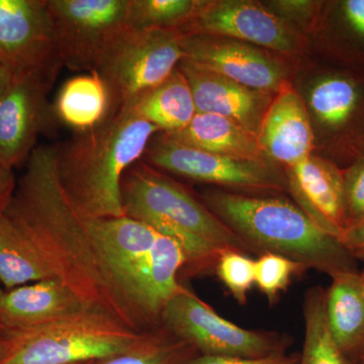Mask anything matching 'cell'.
Masks as SVG:
<instances>
[{
  "label": "cell",
  "mask_w": 364,
  "mask_h": 364,
  "mask_svg": "<svg viewBox=\"0 0 364 364\" xmlns=\"http://www.w3.org/2000/svg\"><path fill=\"white\" fill-rule=\"evenodd\" d=\"M4 289H0V312H1V301L2 296H4ZM6 331L4 329V326H2L1 318H0V336H6Z\"/></svg>",
  "instance_id": "cell-37"
},
{
  "label": "cell",
  "mask_w": 364,
  "mask_h": 364,
  "mask_svg": "<svg viewBox=\"0 0 364 364\" xmlns=\"http://www.w3.org/2000/svg\"><path fill=\"white\" fill-rule=\"evenodd\" d=\"M161 326L200 355L268 358L286 354L289 344L279 333L254 331L230 322L184 287L163 310Z\"/></svg>",
  "instance_id": "cell-7"
},
{
  "label": "cell",
  "mask_w": 364,
  "mask_h": 364,
  "mask_svg": "<svg viewBox=\"0 0 364 364\" xmlns=\"http://www.w3.org/2000/svg\"><path fill=\"white\" fill-rule=\"evenodd\" d=\"M182 37L176 31L132 28L124 33L97 71L109 92L107 117L129 109L171 75L183 59Z\"/></svg>",
  "instance_id": "cell-6"
},
{
  "label": "cell",
  "mask_w": 364,
  "mask_h": 364,
  "mask_svg": "<svg viewBox=\"0 0 364 364\" xmlns=\"http://www.w3.org/2000/svg\"><path fill=\"white\" fill-rule=\"evenodd\" d=\"M4 212L32 243L53 279L63 282L93 310L146 331L117 291L86 219L62 188L58 145L33 149Z\"/></svg>",
  "instance_id": "cell-1"
},
{
  "label": "cell",
  "mask_w": 364,
  "mask_h": 364,
  "mask_svg": "<svg viewBox=\"0 0 364 364\" xmlns=\"http://www.w3.org/2000/svg\"><path fill=\"white\" fill-rule=\"evenodd\" d=\"M258 141L268 160L287 168L312 155L314 133L306 107L298 92L284 83L268 107Z\"/></svg>",
  "instance_id": "cell-18"
},
{
  "label": "cell",
  "mask_w": 364,
  "mask_h": 364,
  "mask_svg": "<svg viewBox=\"0 0 364 364\" xmlns=\"http://www.w3.org/2000/svg\"><path fill=\"white\" fill-rule=\"evenodd\" d=\"M144 161L159 170L253 193L289 191L287 177L282 176L268 160L236 159L193 149L165 138L153 136L144 154Z\"/></svg>",
  "instance_id": "cell-9"
},
{
  "label": "cell",
  "mask_w": 364,
  "mask_h": 364,
  "mask_svg": "<svg viewBox=\"0 0 364 364\" xmlns=\"http://www.w3.org/2000/svg\"><path fill=\"white\" fill-rule=\"evenodd\" d=\"M178 69L188 79L196 112L227 117L258 136L272 93L239 85L188 60L182 59Z\"/></svg>",
  "instance_id": "cell-17"
},
{
  "label": "cell",
  "mask_w": 364,
  "mask_h": 364,
  "mask_svg": "<svg viewBox=\"0 0 364 364\" xmlns=\"http://www.w3.org/2000/svg\"><path fill=\"white\" fill-rule=\"evenodd\" d=\"M363 272V274H364V269H363V272Z\"/></svg>",
  "instance_id": "cell-42"
},
{
  "label": "cell",
  "mask_w": 364,
  "mask_h": 364,
  "mask_svg": "<svg viewBox=\"0 0 364 364\" xmlns=\"http://www.w3.org/2000/svg\"><path fill=\"white\" fill-rule=\"evenodd\" d=\"M359 364H364V358L363 359V360H361V363Z\"/></svg>",
  "instance_id": "cell-41"
},
{
  "label": "cell",
  "mask_w": 364,
  "mask_h": 364,
  "mask_svg": "<svg viewBox=\"0 0 364 364\" xmlns=\"http://www.w3.org/2000/svg\"><path fill=\"white\" fill-rule=\"evenodd\" d=\"M280 11L294 16H306L308 13L316 14L318 6L312 1H277L275 2Z\"/></svg>",
  "instance_id": "cell-35"
},
{
  "label": "cell",
  "mask_w": 364,
  "mask_h": 364,
  "mask_svg": "<svg viewBox=\"0 0 364 364\" xmlns=\"http://www.w3.org/2000/svg\"><path fill=\"white\" fill-rule=\"evenodd\" d=\"M87 310L93 309L63 282L44 279L4 291L0 318L7 335Z\"/></svg>",
  "instance_id": "cell-19"
},
{
  "label": "cell",
  "mask_w": 364,
  "mask_h": 364,
  "mask_svg": "<svg viewBox=\"0 0 364 364\" xmlns=\"http://www.w3.org/2000/svg\"><path fill=\"white\" fill-rule=\"evenodd\" d=\"M13 74L6 68L4 64L0 63V97L6 92V88L11 83Z\"/></svg>",
  "instance_id": "cell-36"
},
{
  "label": "cell",
  "mask_w": 364,
  "mask_h": 364,
  "mask_svg": "<svg viewBox=\"0 0 364 364\" xmlns=\"http://www.w3.org/2000/svg\"><path fill=\"white\" fill-rule=\"evenodd\" d=\"M287 178L296 205L318 227L340 239L348 225L344 169L333 160L312 154L287 168Z\"/></svg>",
  "instance_id": "cell-16"
},
{
  "label": "cell",
  "mask_w": 364,
  "mask_h": 364,
  "mask_svg": "<svg viewBox=\"0 0 364 364\" xmlns=\"http://www.w3.org/2000/svg\"><path fill=\"white\" fill-rule=\"evenodd\" d=\"M121 193L124 215L176 241L193 273L215 270L227 251L255 254L207 205L143 160L124 172Z\"/></svg>",
  "instance_id": "cell-3"
},
{
  "label": "cell",
  "mask_w": 364,
  "mask_h": 364,
  "mask_svg": "<svg viewBox=\"0 0 364 364\" xmlns=\"http://www.w3.org/2000/svg\"><path fill=\"white\" fill-rule=\"evenodd\" d=\"M181 33L227 38L282 54L299 49L298 36L286 21L257 2L245 0H200Z\"/></svg>",
  "instance_id": "cell-12"
},
{
  "label": "cell",
  "mask_w": 364,
  "mask_h": 364,
  "mask_svg": "<svg viewBox=\"0 0 364 364\" xmlns=\"http://www.w3.org/2000/svg\"><path fill=\"white\" fill-rule=\"evenodd\" d=\"M16 174L14 170L0 166V212L6 208L11 200L16 186Z\"/></svg>",
  "instance_id": "cell-34"
},
{
  "label": "cell",
  "mask_w": 364,
  "mask_h": 364,
  "mask_svg": "<svg viewBox=\"0 0 364 364\" xmlns=\"http://www.w3.org/2000/svg\"><path fill=\"white\" fill-rule=\"evenodd\" d=\"M156 127L129 109L58 145V174L72 205L85 219L123 217L121 183L140 161Z\"/></svg>",
  "instance_id": "cell-2"
},
{
  "label": "cell",
  "mask_w": 364,
  "mask_h": 364,
  "mask_svg": "<svg viewBox=\"0 0 364 364\" xmlns=\"http://www.w3.org/2000/svg\"><path fill=\"white\" fill-rule=\"evenodd\" d=\"M339 240L354 259L364 261V217L350 223Z\"/></svg>",
  "instance_id": "cell-33"
},
{
  "label": "cell",
  "mask_w": 364,
  "mask_h": 364,
  "mask_svg": "<svg viewBox=\"0 0 364 364\" xmlns=\"http://www.w3.org/2000/svg\"><path fill=\"white\" fill-rule=\"evenodd\" d=\"M305 339L299 364H352L333 339L326 315V289L314 287L304 301Z\"/></svg>",
  "instance_id": "cell-26"
},
{
  "label": "cell",
  "mask_w": 364,
  "mask_h": 364,
  "mask_svg": "<svg viewBox=\"0 0 364 364\" xmlns=\"http://www.w3.org/2000/svg\"><path fill=\"white\" fill-rule=\"evenodd\" d=\"M299 356H268L262 358H234V356L198 355L183 364H299Z\"/></svg>",
  "instance_id": "cell-32"
},
{
  "label": "cell",
  "mask_w": 364,
  "mask_h": 364,
  "mask_svg": "<svg viewBox=\"0 0 364 364\" xmlns=\"http://www.w3.org/2000/svg\"><path fill=\"white\" fill-rule=\"evenodd\" d=\"M0 63L55 82L63 64L48 0H0Z\"/></svg>",
  "instance_id": "cell-10"
},
{
  "label": "cell",
  "mask_w": 364,
  "mask_h": 364,
  "mask_svg": "<svg viewBox=\"0 0 364 364\" xmlns=\"http://www.w3.org/2000/svg\"><path fill=\"white\" fill-rule=\"evenodd\" d=\"M53 279L32 243L4 212H0V282L6 289Z\"/></svg>",
  "instance_id": "cell-25"
},
{
  "label": "cell",
  "mask_w": 364,
  "mask_h": 364,
  "mask_svg": "<svg viewBox=\"0 0 364 364\" xmlns=\"http://www.w3.org/2000/svg\"><path fill=\"white\" fill-rule=\"evenodd\" d=\"M86 224L91 238L121 294L119 287L121 277L151 252L161 234L145 223L127 215L86 219Z\"/></svg>",
  "instance_id": "cell-20"
},
{
  "label": "cell",
  "mask_w": 364,
  "mask_h": 364,
  "mask_svg": "<svg viewBox=\"0 0 364 364\" xmlns=\"http://www.w3.org/2000/svg\"><path fill=\"white\" fill-rule=\"evenodd\" d=\"M198 355L193 347L161 326L132 350L95 364H183Z\"/></svg>",
  "instance_id": "cell-27"
},
{
  "label": "cell",
  "mask_w": 364,
  "mask_h": 364,
  "mask_svg": "<svg viewBox=\"0 0 364 364\" xmlns=\"http://www.w3.org/2000/svg\"><path fill=\"white\" fill-rule=\"evenodd\" d=\"M203 200L257 255L277 254L331 279L359 272L358 261L339 239L318 227L296 203L221 191H207Z\"/></svg>",
  "instance_id": "cell-4"
},
{
  "label": "cell",
  "mask_w": 364,
  "mask_h": 364,
  "mask_svg": "<svg viewBox=\"0 0 364 364\" xmlns=\"http://www.w3.org/2000/svg\"><path fill=\"white\" fill-rule=\"evenodd\" d=\"M184 267L181 245L161 235L151 252L119 279L122 296L146 330L161 326L163 310L181 289L177 277Z\"/></svg>",
  "instance_id": "cell-15"
},
{
  "label": "cell",
  "mask_w": 364,
  "mask_h": 364,
  "mask_svg": "<svg viewBox=\"0 0 364 364\" xmlns=\"http://www.w3.org/2000/svg\"><path fill=\"white\" fill-rule=\"evenodd\" d=\"M6 336H0V358L4 354V348H6Z\"/></svg>",
  "instance_id": "cell-38"
},
{
  "label": "cell",
  "mask_w": 364,
  "mask_h": 364,
  "mask_svg": "<svg viewBox=\"0 0 364 364\" xmlns=\"http://www.w3.org/2000/svg\"><path fill=\"white\" fill-rule=\"evenodd\" d=\"M162 135L181 145L213 154L256 161L268 160L261 150L257 135L218 114L196 112L186 128Z\"/></svg>",
  "instance_id": "cell-21"
},
{
  "label": "cell",
  "mask_w": 364,
  "mask_h": 364,
  "mask_svg": "<svg viewBox=\"0 0 364 364\" xmlns=\"http://www.w3.org/2000/svg\"><path fill=\"white\" fill-rule=\"evenodd\" d=\"M359 286H360L361 293L364 298V274L363 272H359Z\"/></svg>",
  "instance_id": "cell-39"
},
{
  "label": "cell",
  "mask_w": 364,
  "mask_h": 364,
  "mask_svg": "<svg viewBox=\"0 0 364 364\" xmlns=\"http://www.w3.org/2000/svg\"><path fill=\"white\" fill-rule=\"evenodd\" d=\"M63 66L97 71L112 48L132 30L131 0H48Z\"/></svg>",
  "instance_id": "cell-8"
},
{
  "label": "cell",
  "mask_w": 364,
  "mask_h": 364,
  "mask_svg": "<svg viewBox=\"0 0 364 364\" xmlns=\"http://www.w3.org/2000/svg\"><path fill=\"white\" fill-rule=\"evenodd\" d=\"M359 272L332 277L331 286L326 289L330 332L352 364H359L364 358V298L359 286Z\"/></svg>",
  "instance_id": "cell-22"
},
{
  "label": "cell",
  "mask_w": 364,
  "mask_h": 364,
  "mask_svg": "<svg viewBox=\"0 0 364 364\" xmlns=\"http://www.w3.org/2000/svg\"><path fill=\"white\" fill-rule=\"evenodd\" d=\"M344 195L349 225L364 217V154L344 169Z\"/></svg>",
  "instance_id": "cell-31"
},
{
  "label": "cell",
  "mask_w": 364,
  "mask_h": 364,
  "mask_svg": "<svg viewBox=\"0 0 364 364\" xmlns=\"http://www.w3.org/2000/svg\"><path fill=\"white\" fill-rule=\"evenodd\" d=\"M305 270L293 260L277 254L263 253L255 260V284L273 303L282 291H286L291 277Z\"/></svg>",
  "instance_id": "cell-29"
},
{
  "label": "cell",
  "mask_w": 364,
  "mask_h": 364,
  "mask_svg": "<svg viewBox=\"0 0 364 364\" xmlns=\"http://www.w3.org/2000/svg\"><path fill=\"white\" fill-rule=\"evenodd\" d=\"M54 82L38 73L16 74L0 97V166L26 163L40 135L54 131L56 116L48 95Z\"/></svg>",
  "instance_id": "cell-11"
},
{
  "label": "cell",
  "mask_w": 364,
  "mask_h": 364,
  "mask_svg": "<svg viewBox=\"0 0 364 364\" xmlns=\"http://www.w3.org/2000/svg\"><path fill=\"white\" fill-rule=\"evenodd\" d=\"M150 331H138L107 314L87 310L49 324L9 333L0 364L104 360L135 348Z\"/></svg>",
  "instance_id": "cell-5"
},
{
  "label": "cell",
  "mask_w": 364,
  "mask_h": 364,
  "mask_svg": "<svg viewBox=\"0 0 364 364\" xmlns=\"http://www.w3.org/2000/svg\"><path fill=\"white\" fill-rule=\"evenodd\" d=\"M183 59L252 90L277 93L287 82L284 66L247 43L213 37L183 35Z\"/></svg>",
  "instance_id": "cell-14"
},
{
  "label": "cell",
  "mask_w": 364,
  "mask_h": 364,
  "mask_svg": "<svg viewBox=\"0 0 364 364\" xmlns=\"http://www.w3.org/2000/svg\"><path fill=\"white\" fill-rule=\"evenodd\" d=\"M97 361H91V363H80V364H95Z\"/></svg>",
  "instance_id": "cell-40"
},
{
  "label": "cell",
  "mask_w": 364,
  "mask_h": 364,
  "mask_svg": "<svg viewBox=\"0 0 364 364\" xmlns=\"http://www.w3.org/2000/svg\"><path fill=\"white\" fill-rule=\"evenodd\" d=\"M198 4L200 0H131L132 28L181 33L195 16Z\"/></svg>",
  "instance_id": "cell-28"
},
{
  "label": "cell",
  "mask_w": 364,
  "mask_h": 364,
  "mask_svg": "<svg viewBox=\"0 0 364 364\" xmlns=\"http://www.w3.org/2000/svg\"><path fill=\"white\" fill-rule=\"evenodd\" d=\"M309 104L331 144L350 163L364 154V74L330 71L310 90Z\"/></svg>",
  "instance_id": "cell-13"
},
{
  "label": "cell",
  "mask_w": 364,
  "mask_h": 364,
  "mask_svg": "<svg viewBox=\"0 0 364 364\" xmlns=\"http://www.w3.org/2000/svg\"><path fill=\"white\" fill-rule=\"evenodd\" d=\"M109 109V92L97 71L67 80L53 104L56 119L75 133L102 123Z\"/></svg>",
  "instance_id": "cell-24"
},
{
  "label": "cell",
  "mask_w": 364,
  "mask_h": 364,
  "mask_svg": "<svg viewBox=\"0 0 364 364\" xmlns=\"http://www.w3.org/2000/svg\"><path fill=\"white\" fill-rule=\"evenodd\" d=\"M127 109L156 127L160 133L182 130L198 112L188 79L178 67Z\"/></svg>",
  "instance_id": "cell-23"
},
{
  "label": "cell",
  "mask_w": 364,
  "mask_h": 364,
  "mask_svg": "<svg viewBox=\"0 0 364 364\" xmlns=\"http://www.w3.org/2000/svg\"><path fill=\"white\" fill-rule=\"evenodd\" d=\"M215 272L234 299L245 305L248 291L255 284V260L247 254L227 251L218 261Z\"/></svg>",
  "instance_id": "cell-30"
}]
</instances>
